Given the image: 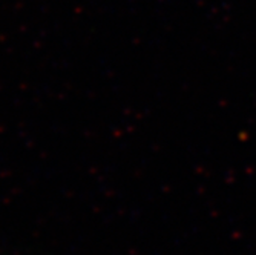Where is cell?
Wrapping results in <instances>:
<instances>
[]
</instances>
